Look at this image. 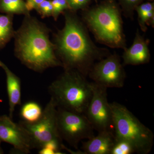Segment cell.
Segmentation results:
<instances>
[{
    "label": "cell",
    "mask_w": 154,
    "mask_h": 154,
    "mask_svg": "<svg viewBox=\"0 0 154 154\" xmlns=\"http://www.w3.org/2000/svg\"><path fill=\"white\" fill-rule=\"evenodd\" d=\"M51 2L53 6L52 17L55 20L64 11L69 9L66 0H52Z\"/></svg>",
    "instance_id": "obj_19"
},
{
    "label": "cell",
    "mask_w": 154,
    "mask_h": 154,
    "mask_svg": "<svg viewBox=\"0 0 154 154\" xmlns=\"http://www.w3.org/2000/svg\"><path fill=\"white\" fill-rule=\"evenodd\" d=\"M88 75L93 82L107 88H122L126 77L120 58L116 54L94 64Z\"/></svg>",
    "instance_id": "obj_9"
},
{
    "label": "cell",
    "mask_w": 154,
    "mask_h": 154,
    "mask_svg": "<svg viewBox=\"0 0 154 154\" xmlns=\"http://www.w3.org/2000/svg\"><path fill=\"white\" fill-rule=\"evenodd\" d=\"M150 57L148 42L137 32L132 45L125 50L123 55V64H143L149 62Z\"/></svg>",
    "instance_id": "obj_11"
},
{
    "label": "cell",
    "mask_w": 154,
    "mask_h": 154,
    "mask_svg": "<svg viewBox=\"0 0 154 154\" xmlns=\"http://www.w3.org/2000/svg\"><path fill=\"white\" fill-rule=\"evenodd\" d=\"M116 139L113 131H103L82 143L85 154H111Z\"/></svg>",
    "instance_id": "obj_12"
},
{
    "label": "cell",
    "mask_w": 154,
    "mask_h": 154,
    "mask_svg": "<svg viewBox=\"0 0 154 154\" xmlns=\"http://www.w3.org/2000/svg\"><path fill=\"white\" fill-rule=\"evenodd\" d=\"M44 0H26V6L29 11L36 10L37 7Z\"/></svg>",
    "instance_id": "obj_23"
},
{
    "label": "cell",
    "mask_w": 154,
    "mask_h": 154,
    "mask_svg": "<svg viewBox=\"0 0 154 154\" xmlns=\"http://www.w3.org/2000/svg\"><path fill=\"white\" fill-rule=\"evenodd\" d=\"M48 91L57 107L85 114L93 95V84L79 72L64 70Z\"/></svg>",
    "instance_id": "obj_3"
},
{
    "label": "cell",
    "mask_w": 154,
    "mask_h": 154,
    "mask_svg": "<svg viewBox=\"0 0 154 154\" xmlns=\"http://www.w3.org/2000/svg\"><path fill=\"white\" fill-rule=\"evenodd\" d=\"M2 142L0 140V154H3L4 153V151H3L2 148V147H1V143H2Z\"/></svg>",
    "instance_id": "obj_24"
},
{
    "label": "cell",
    "mask_w": 154,
    "mask_h": 154,
    "mask_svg": "<svg viewBox=\"0 0 154 154\" xmlns=\"http://www.w3.org/2000/svg\"><path fill=\"white\" fill-rule=\"evenodd\" d=\"M110 105L116 141L128 143L134 153H149L153 146L152 131L124 105L115 102L110 103Z\"/></svg>",
    "instance_id": "obj_4"
},
{
    "label": "cell",
    "mask_w": 154,
    "mask_h": 154,
    "mask_svg": "<svg viewBox=\"0 0 154 154\" xmlns=\"http://www.w3.org/2000/svg\"><path fill=\"white\" fill-rule=\"evenodd\" d=\"M65 25L55 36V52L64 70H74L87 77L97 60L105 55L91 41L76 15L66 13Z\"/></svg>",
    "instance_id": "obj_1"
},
{
    "label": "cell",
    "mask_w": 154,
    "mask_h": 154,
    "mask_svg": "<svg viewBox=\"0 0 154 154\" xmlns=\"http://www.w3.org/2000/svg\"><path fill=\"white\" fill-rule=\"evenodd\" d=\"M0 12L12 15L30 14L23 0H0Z\"/></svg>",
    "instance_id": "obj_16"
},
{
    "label": "cell",
    "mask_w": 154,
    "mask_h": 154,
    "mask_svg": "<svg viewBox=\"0 0 154 154\" xmlns=\"http://www.w3.org/2000/svg\"><path fill=\"white\" fill-rule=\"evenodd\" d=\"M84 18L98 41L110 47L125 48L121 14L114 2L107 1L89 10Z\"/></svg>",
    "instance_id": "obj_5"
},
{
    "label": "cell",
    "mask_w": 154,
    "mask_h": 154,
    "mask_svg": "<svg viewBox=\"0 0 154 154\" xmlns=\"http://www.w3.org/2000/svg\"><path fill=\"white\" fill-rule=\"evenodd\" d=\"M0 140L13 146L14 152L19 153L28 154L33 149L28 131L6 115L0 116Z\"/></svg>",
    "instance_id": "obj_10"
},
{
    "label": "cell",
    "mask_w": 154,
    "mask_h": 154,
    "mask_svg": "<svg viewBox=\"0 0 154 154\" xmlns=\"http://www.w3.org/2000/svg\"><path fill=\"white\" fill-rule=\"evenodd\" d=\"M12 14H0V50L3 49L13 38L15 33Z\"/></svg>",
    "instance_id": "obj_14"
},
{
    "label": "cell",
    "mask_w": 154,
    "mask_h": 154,
    "mask_svg": "<svg viewBox=\"0 0 154 154\" xmlns=\"http://www.w3.org/2000/svg\"><path fill=\"white\" fill-rule=\"evenodd\" d=\"M90 0H66L69 8L72 11L85 8Z\"/></svg>",
    "instance_id": "obj_22"
},
{
    "label": "cell",
    "mask_w": 154,
    "mask_h": 154,
    "mask_svg": "<svg viewBox=\"0 0 154 154\" xmlns=\"http://www.w3.org/2000/svg\"><path fill=\"white\" fill-rule=\"evenodd\" d=\"M0 67L5 73L9 100V116L12 119L16 106L21 104V80L1 60H0Z\"/></svg>",
    "instance_id": "obj_13"
},
{
    "label": "cell",
    "mask_w": 154,
    "mask_h": 154,
    "mask_svg": "<svg viewBox=\"0 0 154 154\" xmlns=\"http://www.w3.org/2000/svg\"><path fill=\"white\" fill-rule=\"evenodd\" d=\"M93 95L85 115L94 130L113 132V116L106 87L92 82Z\"/></svg>",
    "instance_id": "obj_8"
},
{
    "label": "cell",
    "mask_w": 154,
    "mask_h": 154,
    "mask_svg": "<svg viewBox=\"0 0 154 154\" xmlns=\"http://www.w3.org/2000/svg\"><path fill=\"white\" fill-rule=\"evenodd\" d=\"M138 16V21L141 29L145 32L147 25H153L154 18V3H142L136 8Z\"/></svg>",
    "instance_id": "obj_15"
},
{
    "label": "cell",
    "mask_w": 154,
    "mask_h": 154,
    "mask_svg": "<svg viewBox=\"0 0 154 154\" xmlns=\"http://www.w3.org/2000/svg\"><path fill=\"white\" fill-rule=\"evenodd\" d=\"M42 112L43 110L39 104L36 102L30 101L22 105L20 115L23 121L33 123L39 119Z\"/></svg>",
    "instance_id": "obj_17"
},
{
    "label": "cell",
    "mask_w": 154,
    "mask_h": 154,
    "mask_svg": "<svg viewBox=\"0 0 154 154\" xmlns=\"http://www.w3.org/2000/svg\"><path fill=\"white\" fill-rule=\"evenodd\" d=\"M58 132L62 140L78 149L80 142L94 137V129L85 114L57 107Z\"/></svg>",
    "instance_id": "obj_6"
},
{
    "label": "cell",
    "mask_w": 154,
    "mask_h": 154,
    "mask_svg": "<svg viewBox=\"0 0 154 154\" xmlns=\"http://www.w3.org/2000/svg\"><path fill=\"white\" fill-rule=\"evenodd\" d=\"M122 10L128 16L132 15L133 11L145 0H118Z\"/></svg>",
    "instance_id": "obj_18"
},
{
    "label": "cell",
    "mask_w": 154,
    "mask_h": 154,
    "mask_svg": "<svg viewBox=\"0 0 154 154\" xmlns=\"http://www.w3.org/2000/svg\"><path fill=\"white\" fill-rule=\"evenodd\" d=\"M134 153L131 147L126 143L116 141L111 154H131Z\"/></svg>",
    "instance_id": "obj_20"
},
{
    "label": "cell",
    "mask_w": 154,
    "mask_h": 154,
    "mask_svg": "<svg viewBox=\"0 0 154 154\" xmlns=\"http://www.w3.org/2000/svg\"><path fill=\"white\" fill-rule=\"evenodd\" d=\"M36 10L42 18L52 16L53 6L51 1L44 0L38 5Z\"/></svg>",
    "instance_id": "obj_21"
},
{
    "label": "cell",
    "mask_w": 154,
    "mask_h": 154,
    "mask_svg": "<svg viewBox=\"0 0 154 154\" xmlns=\"http://www.w3.org/2000/svg\"><path fill=\"white\" fill-rule=\"evenodd\" d=\"M57 113V106L51 97L38 120L33 123L19 122L30 136L33 149H40L52 140L63 141L58 132Z\"/></svg>",
    "instance_id": "obj_7"
},
{
    "label": "cell",
    "mask_w": 154,
    "mask_h": 154,
    "mask_svg": "<svg viewBox=\"0 0 154 154\" xmlns=\"http://www.w3.org/2000/svg\"><path fill=\"white\" fill-rule=\"evenodd\" d=\"M14 37L15 56L28 68L42 72L50 68L62 67L55 45L50 39L49 29L36 18L25 16Z\"/></svg>",
    "instance_id": "obj_2"
}]
</instances>
